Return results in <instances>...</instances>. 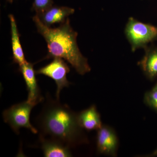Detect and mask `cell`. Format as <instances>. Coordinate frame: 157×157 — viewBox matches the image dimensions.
I'll return each mask as SVG.
<instances>
[{"label": "cell", "instance_id": "13", "mask_svg": "<svg viewBox=\"0 0 157 157\" xmlns=\"http://www.w3.org/2000/svg\"><path fill=\"white\" fill-rule=\"evenodd\" d=\"M53 5L52 0H34L32 8L36 14H39L52 7Z\"/></svg>", "mask_w": 157, "mask_h": 157}, {"label": "cell", "instance_id": "7", "mask_svg": "<svg viewBox=\"0 0 157 157\" xmlns=\"http://www.w3.org/2000/svg\"><path fill=\"white\" fill-rule=\"evenodd\" d=\"M19 71L24 78L27 89L28 92V97L27 101L35 105L41 103L44 100L41 95L40 89L36 78V71L34 70L33 64L27 62L19 66Z\"/></svg>", "mask_w": 157, "mask_h": 157}, {"label": "cell", "instance_id": "8", "mask_svg": "<svg viewBox=\"0 0 157 157\" xmlns=\"http://www.w3.org/2000/svg\"><path fill=\"white\" fill-rule=\"evenodd\" d=\"M74 12V9L69 7L52 6L44 12L36 15L43 24L51 27L54 24L63 23L69 15Z\"/></svg>", "mask_w": 157, "mask_h": 157}, {"label": "cell", "instance_id": "14", "mask_svg": "<svg viewBox=\"0 0 157 157\" xmlns=\"http://www.w3.org/2000/svg\"><path fill=\"white\" fill-rule=\"evenodd\" d=\"M144 101L149 107L157 111V91L152 90L146 93L144 95Z\"/></svg>", "mask_w": 157, "mask_h": 157}, {"label": "cell", "instance_id": "9", "mask_svg": "<svg viewBox=\"0 0 157 157\" xmlns=\"http://www.w3.org/2000/svg\"><path fill=\"white\" fill-rule=\"evenodd\" d=\"M39 141L44 157L72 156L70 147L59 140L39 135Z\"/></svg>", "mask_w": 157, "mask_h": 157}, {"label": "cell", "instance_id": "16", "mask_svg": "<svg viewBox=\"0 0 157 157\" xmlns=\"http://www.w3.org/2000/svg\"><path fill=\"white\" fill-rule=\"evenodd\" d=\"M152 90H153L156 91H157V84H156V85L155 86V87L153 88V89Z\"/></svg>", "mask_w": 157, "mask_h": 157}, {"label": "cell", "instance_id": "10", "mask_svg": "<svg viewBox=\"0 0 157 157\" xmlns=\"http://www.w3.org/2000/svg\"><path fill=\"white\" fill-rule=\"evenodd\" d=\"M78 119L80 126L87 131L98 130L103 126L101 116L94 105L78 113Z\"/></svg>", "mask_w": 157, "mask_h": 157}, {"label": "cell", "instance_id": "17", "mask_svg": "<svg viewBox=\"0 0 157 157\" xmlns=\"http://www.w3.org/2000/svg\"><path fill=\"white\" fill-rule=\"evenodd\" d=\"M7 1H8V2H9L12 3L13 2V0H7Z\"/></svg>", "mask_w": 157, "mask_h": 157}, {"label": "cell", "instance_id": "12", "mask_svg": "<svg viewBox=\"0 0 157 157\" xmlns=\"http://www.w3.org/2000/svg\"><path fill=\"white\" fill-rule=\"evenodd\" d=\"M11 23V45H12L13 59L14 63L19 66L27 63L20 42L19 35L16 24V21L12 14L9 15Z\"/></svg>", "mask_w": 157, "mask_h": 157}, {"label": "cell", "instance_id": "2", "mask_svg": "<svg viewBox=\"0 0 157 157\" xmlns=\"http://www.w3.org/2000/svg\"><path fill=\"white\" fill-rule=\"evenodd\" d=\"M37 31L44 37L47 44L46 58H60L66 60L81 75L90 71L88 60L82 54L77 45V33L70 25L69 18L57 28L43 24L36 14L33 18Z\"/></svg>", "mask_w": 157, "mask_h": 157}, {"label": "cell", "instance_id": "5", "mask_svg": "<svg viewBox=\"0 0 157 157\" xmlns=\"http://www.w3.org/2000/svg\"><path fill=\"white\" fill-rule=\"evenodd\" d=\"M70 71L67 63L60 58H54L50 63L36 71V75H43L53 79L56 84V99L59 100L60 94L63 88L69 87L70 83L67 75Z\"/></svg>", "mask_w": 157, "mask_h": 157}, {"label": "cell", "instance_id": "6", "mask_svg": "<svg viewBox=\"0 0 157 157\" xmlns=\"http://www.w3.org/2000/svg\"><path fill=\"white\" fill-rule=\"evenodd\" d=\"M98 131L97 144L98 152L101 154L115 156L118 140L114 130L110 127L103 125Z\"/></svg>", "mask_w": 157, "mask_h": 157}, {"label": "cell", "instance_id": "3", "mask_svg": "<svg viewBox=\"0 0 157 157\" xmlns=\"http://www.w3.org/2000/svg\"><path fill=\"white\" fill-rule=\"evenodd\" d=\"M125 34L132 51L135 52L138 48H145L148 43L157 40V27L131 17L126 26Z\"/></svg>", "mask_w": 157, "mask_h": 157}, {"label": "cell", "instance_id": "4", "mask_svg": "<svg viewBox=\"0 0 157 157\" xmlns=\"http://www.w3.org/2000/svg\"><path fill=\"white\" fill-rule=\"evenodd\" d=\"M35 106L27 101L14 104L3 112L4 121L17 134H19L21 128H25L34 134H37L38 129L32 125L30 121L31 111Z\"/></svg>", "mask_w": 157, "mask_h": 157}, {"label": "cell", "instance_id": "11", "mask_svg": "<svg viewBox=\"0 0 157 157\" xmlns=\"http://www.w3.org/2000/svg\"><path fill=\"white\" fill-rule=\"evenodd\" d=\"M144 49L145 54L138 65L145 76L153 80L157 76V47L147 46Z\"/></svg>", "mask_w": 157, "mask_h": 157}, {"label": "cell", "instance_id": "15", "mask_svg": "<svg viewBox=\"0 0 157 157\" xmlns=\"http://www.w3.org/2000/svg\"><path fill=\"white\" fill-rule=\"evenodd\" d=\"M152 155L157 156V149L153 153Z\"/></svg>", "mask_w": 157, "mask_h": 157}, {"label": "cell", "instance_id": "1", "mask_svg": "<svg viewBox=\"0 0 157 157\" xmlns=\"http://www.w3.org/2000/svg\"><path fill=\"white\" fill-rule=\"evenodd\" d=\"M36 123L39 135L59 140L70 148L88 142L78 122V113L49 94L46 95Z\"/></svg>", "mask_w": 157, "mask_h": 157}]
</instances>
